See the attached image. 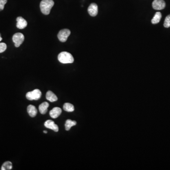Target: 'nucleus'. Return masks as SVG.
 Wrapping results in <instances>:
<instances>
[{
    "mask_svg": "<svg viewBox=\"0 0 170 170\" xmlns=\"http://www.w3.org/2000/svg\"><path fill=\"white\" fill-rule=\"evenodd\" d=\"M54 3L53 0H42L40 5L41 12L45 15H47L50 14L51 10L54 6Z\"/></svg>",
    "mask_w": 170,
    "mask_h": 170,
    "instance_id": "f257e3e1",
    "label": "nucleus"
},
{
    "mask_svg": "<svg viewBox=\"0 0 170 170\" xmlns=\"http://www.w3.org/2000/svg\"><path fill=\"white\" fill-rule=\"evenodd\" d=\"M58 59L60 63L63 64L72 63L74 62V58L72 54L66 52H63L59 54Z\"/></svg>",
    "mask_w": 170,
    "mask_h": 170,
    "instance_id": "f03ea898",
    "label": "nucleus"
},
{
    "mask_svg": "<svg viewBox=\"0 0 170 170\" xmlns=\"http://www.w3.org/2000/svg\"><path fill=\"white\" fill-rule=\"evenodd\" d=\"M42 93L39 89H36L33 91H30L27 93L26 94V98L28 100H37L41 98Z\"/></svg>",
    "mask_w": 170,
    "mask_h": 170,
    "instance_id": "7ed1b4c3",
    "label": "nucleus"
},
{
    "mask_svg": "<svg viewBox=\"0 0 170 170\" xmlns=\"http://www.w3.org/2000/svg\"><path fill=\"white\" fill-rule=\"evenodd\" d=\"M12 40L16 47H19L24 40V36L21 33H17L13 35Z\"/></svg>",
    "mask_w": 170,
    "mask_h": 170,
    "instance_id": "20e7f679",
    "label": "nucleus"
},
{
    "mask_svg": "<svg viewBox=\"0 0 170 170\" xmlns=\"http://www.w3.org/2000/svg\"><path fill=\"white\" fill-rule=\"evenodd\" d=\"M70 35V31L68 29H63L60 31L58 34V38L61 42H65Z\"/></svg>",
    "mask_w": 170,
    "mask_h": 170,
    "instance_id": "39448f33",
    "label": "nucleus"
},
{
    "mask_svg": "<svg viewBox=\"0 0 170 170\" xmlns=\"http://www.w3.org/2000/svg\"><path fill=\"white\" fill-rule=\"evenodd\" d=\"M152 7L156 10H162L165 7V3L164 0H154Z\"/></svg>",
    "mask_w": 170,
    "mask_h": 170,
    "instance_id": "423d86ee",
    "label": "nucleus"
},
{
    "mask_svg": "<svg viewBox=\"0 0 170 170\" xmlns=\"http://www.w3.org/2000/svg\"><path fill=\"white\" fill-rule=\"evenodd\" d=\"M88 12L90 15L92 17L96 16L98 13V6L96 3H91L88 7Z\"/></svg>",
    "mask_w": 170,
    "mask_h": 170,
    "instance_id": "0eeeda50",
    "label": "nucleus"
},
{
    "mask_svg": "<svg viewBox=\"0 0 170 170\" xmlns=\"http://www.w3.org/2000/svg\"><path fill=\"white\" fill-rule=\"evenodd\" d=\"M44 125L46 128L52 129L55 132H58L59 131V128L57 125L55 124V123L52 120H47L45 122Z\"/></svg>",
    "mask_w": 170,
    "mask_h": 170,
    "instance_id": "6e6552de",
    "label": "nucleus"
},
{
    "mask_svg": "<svg viewBox=\"0 0 170 170\" xmlns=\"http://www.w3.org/2000/svg\"><path fill=\"white\" fill-rule=\"evenodd\" d=\"M16 21H17L16 26L18 28L21 30V29H24L27 27L28 25L27 21L22 17H18L16 19Z\"/></svg>",
    "mask_w": 170,
    "mask_h": 170,
    "instance_id": "1a4fd4ad",
    "label": "nucleus"
},
{
    "mask_svg": "<svg viewBox=\"0 0 170 170\" xmlns=\"http://www.w3.org/2000/svg\"><path fill=\"white\" fill-rule=\"evenodd\" d=\"M61 111H62L60 108L56 107L54 108L52 110H51L49 114H50V116L53 119H56L61 115Z\"/></svg>",
    "mask_w": 170,
    "mask_h": 170,
    "instance_id": "9d476101",
    "label": "nucleus"
},
{
    "mask_svg": "<svg viewBox=\"0 0 170 170\" xmlns=\"http://www.w3.org/2000/svg\"><path fill=\"white\" fill-rule=\"evenodd\" d=\"M27 111L28 114L31 117H35L37 114V109L36 107L33 105H28L27 108Z\"/></svg>",
    "mask_w": 170,
    "mask_h": 170,
    "instance_id": "9b49d317",
    "label": "nucleus"
},
{
    "mask_svg": "<svg viewBox=\"0 0 170 170\" xmlns=\"http://www.w3.org/2000/svg\"><path fill=\"white\" fill-rule=\"evenodd\" d=\"M46 98L51 102H54L57 101L58 98L51 91H47L46 94Z\"/></svg>",
    "mask_w": 170,
    "mask_h": 170,
    "instance_id": "f8f14e48",
    "label": "nucleus"
},
{
    "mask_svg": "<svg viewBox=\"0 0 170 170\" xmlns=\"http://www.w3.org/2000/svg\"><path fill=\"white\" fill-rule=\"evenodd\" d=\"M49 106V104L47 102L43 103L39 106V110L40 113H41L42 114H46L47 111V109Z\"/></svg>",
    "mask_w": 170,
    "mask_h": 170,
    "instance_id": "ddd939ff",
    "label": "nucleus"
},
{
    "mask_svg": "<svg viewBox=\"0 0 170 170\" xmlns=\"http://www.w3.org/2000/svg\"><path fill=\"white\" fill-rule=\"evenodd\" d=\"M162 14L161 12H157L153 16V18L152 21H151V22L153 24H157V23H158L159 22H160Z\"/></svg>",
    "mask_w": 170,
    "mask_h": 170,
    "instance_id": "4468645a",
    "label": "nucleus"
},
{
    "mask_svg": "<svg viewBox=\"0 0 170 170\" xmlns=\"http://www.w3.org/2000/svg\"><path fill=\"white\" fill-rule=\"evenodd\" d=\"M76 124H77V122L75 120H72L68 119L66 121L65 124L66 130L67 131H69L72 127L76 125Z\"/></svg>",
    "mask_w": 170,
    "mask_h": 170,
    "instance_id": "2eb2a0df",
    "label": "nucleus"
},
{
    "mask_svg": "<svg viewBox=\"0 0 170 170\" xmlns=\"http://www.w3.org/2000/svg\"><path fill=\"white\" fill-rule=\"evenodd\" d=\"M63 109L64 111L68 112H72L74 111V106L70 103H65L63 105Z\"/></svg>",
    "mask_w": 170,
    "mask_h": 170,
    "instance_id": "dca6fc26",
    "label": "nucleus"
},
{
    "mask_svg": "<svg viewBox=\"0 0 170 170\" xmlns=\"http://www.w3.org/2000/svg\"><path fill=\"white\" fill-rule=\"evenodd\" d=\"M12 164L10 161L5 162L1 166V170H12Z\"/></svg>",
    "mask_w": 170,
    "mask_h": 170,
    "instance_id": "f3484780",
    "label": "nucleus"
},
{
    "mask_svg": "<svg viewBox=\"0 0 170 170\" xmlns=\"http://www.w3.org/2000/svg\"><path fill=\"white\" fill-rule=\"evenodd\" d=\"M164 26L166 28H168L170 27V14L165 18Z\"/></svg>",
    "mask_w": 170,
    "mask_h": 170,
    "instance_id": "a211bd4d",
    "label": "nucleus"
},
{
    "mask_svg": "<svg viewBox=\"0 0 170 170\" xmlns=\"http://www.w3.org/2000/svg\"><path fill=\"white\" fill-rule=\"evenodd\" d=\"M7 45L4 43H0V53L4 52L6 50Z\"/></svg>",
    "mask_w": 170,
    "mask_h": 170,
    "instance_id": "6ab92c4d",
    "label": "nucleus"
},
{
    "mask_svg": "<svg viewBox=\"0 0 170 170\" xmlns=\"http://www.w3.org/2000/svg\"><path fill=\"white\" fill-rule=\"evenodd\" d=\"M7 3V0H0V11L4 9L5 4Z\"/></svg>",
    "mask_w": 170,
    "mask_h": 170,
    "instance_id": "aec40b11",
    "label": "nucleus"
},
{
    "mask_svg": "<svg viewBox=\"0 0 170 170\" xmlns=\"http://www.w3.org/2000/svg\"><path fill=\"white\" fill-rule=\"evenodd\" d=\"M2 37H1V34H0V41H1L2 40Z\"/></svg>",
    "mask_w": 170,
    "mask_h": 170,
    "instance_id": "412c9836",
    "label": "nucleus"
},
{
    "mask_svg": "<svg viewBox=\"0 0 170 170\" xmlns=\"http://www.w3.org/2000/svg\"><path fill=\"white\" fill-rule=\"evenodd\" d=\"M44 133H47V131H44Z\"/></svg>",
    "mask_w": 170,
    "mask_h": 170,
    "instance_id": "4be33fe9",
    "label": "nucleus"
}]
</instances>
